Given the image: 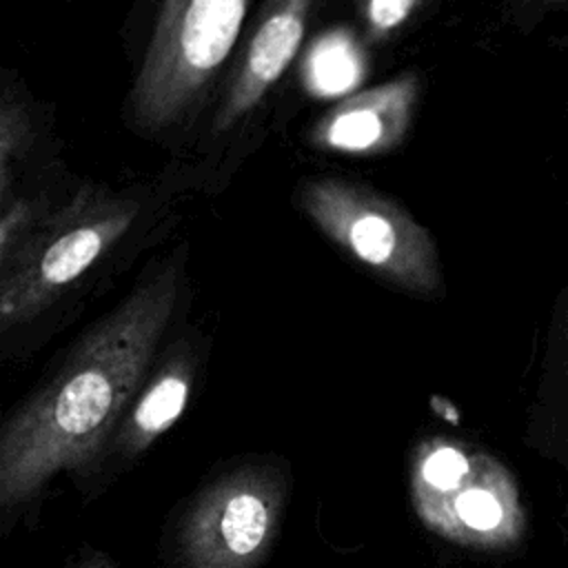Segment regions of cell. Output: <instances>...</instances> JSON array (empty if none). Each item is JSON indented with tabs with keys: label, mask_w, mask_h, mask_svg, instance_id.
Wrapping results in <instances>:
<instances>
[{
	"label": "cell",
	"mask_w": 568,
	"mask_h": 568,
	"mask_svg": "<svg viewBox=\"0 0 568 568\" xmlns=\"http://www.w3.org/2000/svg\"><path fill=\"white\" fill-rule=\"evenodd\" d=\"M419 100L422 78L415 71H402L337 100L308 126L306 138L324 153L386 155L408 138Z\"/></svg>",
	"instance_id": "ba28073f"
},
{
	"label": "cell",
	"mask_w": 568,
	"mask_h": 568,
	"mask_svg": "<svg viewBox=\"0 0 568 568\" xmlns=\"http://www.w3.org/2000/svg\"><path fill=\"white\" fill-rule=\"evenodd\" d=\"M430 0H357L362 36L368 44H384L397 38Z\"/></svg>",
	"instance_id": "7c38bea8"
},
{
	"label": "cell",
	"mask_w": 568,
	"mask_h": 568,
	"mask_svg": "<svg viewBox=\"0 0 568 568\" xmlns=\"http://www.w3.org/2000/svg\"><path fill=\"white\" fill-rule=\"evenodd\" d=\"M317 0H266L220 91L213 133L251 115L297 58Z\"/></svg>",
	"instance_id": "52a82bcc"
},
{
	"label": "cell",
	"mask_w": 568,
	"mask_h": 568,
	"mask_svg": "<svg viewBox=\"0 0 568 568\" xmlns=\"http://www.w3.org/2000/svg\"><path fill=\"white\" fill-rule=\"evenodd\" d=\"M182 282L180 255L155 264L9 417L0 437L4 513L36 497L55 473L91 459L140 388L178 308Z\"/></svg>",
	"instance_id": "6da1fadb"
},
{
	"label": "cell",
	"mask_w": 568,
	"mask_h": 568,
	"mask_svg": "<svg viewBox=\"0 0 568 568\" xmlns=\"http://www.w3.org/2000/svg\"><path fill=\"white\" fill-rule=\"evenodd\" d=\"M38 138L36 106L20 82L7 80L0 98V195L18 186Z\"/></svg>",
	"instance_id": "30bf717a"
},
{
	"label": "cell",
	"mask_w": 568,
	"mask_h": 568,
	"mask_svg": "<svg viewBox=\"0 0 568 568\" xmlns=\"http://www.w3.org/2000/svg\"><path fill=\"white\" fill-rule=\"evenodd\" d=\"M297 209L351 260L417 297L439 295L444 271L430 231L397 200L346 178H308Z\"/></svg>",
	"instance_id": "277c9868"
},
{
	"label": "cell",
	"mask_w": 568,
	"mask_h": 568,
	"mask_svg": "<svg viewBox=\"0 0 568 568\" xmlns=\"http://www.w3.org/2000/svg\"><path fill=\"white\" fill-rule=\"evenodd\" d=\"M193 379V357L186 348H175L164 359L155 377L144 386L138 404L131 410L124 446L129 450L146 448L162 435L184 410Z\"/></svg>",
	"instance_id": "9c48e42d"
},
{
	"label": "cell",
	"mask_w": 568,
	"mask_h": 568,
	"mask_svg": "<svg viewBox=\"0 0 568 568\" xmlns=\"http://www.w3.org/2000/svg\"><path fill=\"white\" fill-rule=\"evenodd\" d=\"M564 326H566V344H568V308H566V322H564Z\"/></svg>",
	"instance_id": "5bb4252c"
},
{
	"label": "cell",
	"mask_w": 568,
	"mask_h": 568,
	"mask_svg": "<svg viewBox=\"0 0 568 568\" xmlns=\"http://www.w3.org/2000/svg\"><path fill=\"white\" fill-rule=\"evenodd\" d=\"M60 202L44 191H11L0 197V264L11 260Z\"/></svg>",
	"instance_id": "8fae6325"
},
{
	"label": "cell",
	"mask_w": 568,
	"mask_h": 568,
	"mask_svg": "<svg viewBox=\"0 0 568 568\" xmlns=\"http://www.w3.org/2000/svg\"><path fill=\"white\" fill-rule=\"evenodd\" d=\"M140 202L106 186H80L0 264V326L20 328L67 297L133 229Z\"/></svg>",
	"instance_id": "7a4b0ae2"
},
{
	"label": "cell",
	"mask_w": 568,
	"mask_h": 568,
	"mask_svg": "<svg viewBox=\"0 0 568 568\" xmlns=\"http://www.w3.org/2000/svg\"><path fill=\"white\" fill-rule=\"evenodd\" d=\"M282 510V486L264 468H240L209 486L182 528L191 568H253Z\"/></svg>",
	"instance_id": "8992f818"
},
{
	"label": "cell",
	"mask_w": 568,
	"mask_h": 568,
	"mask_svg": "<svg viewBox=\"0 0 568 568\" xmlns=\"http://www.w3.org/2000/svg\"><path fill=\"white\" fill-rule=\"evenodd\" d=\"M544 2H546L548 7H550V4H568V0H544Z\"/></svg>",
	"instance_id": "4fadbf2b"
},
{
	"label": "cell",
	"mask_w": 568,
	"mask_h": 568,
	"mask_svg": "<svg viewBox=\"0 0 568 568\" xmlns=\"http://www.w3.org/2000/svg\"><path fill=\"white\" fill-rule=\"evenodd\" d=\"M415 501L430 528L466 544H508L524 526L510 475L497 462L453 446H437L422 459Z\"/></svg>",
	"instance_id": "5b68a950"
},
{
	"label": "cell",
	"mask_w": 568,
	"mask_h": 568,
	"mask_svg": "<svg viewBox=\"0 0 568 568\" xmlns=\"http://www.w3.org/2000/svg\"><path fill=\"white\" fill-rule=\"evenodd\" d=\"M253 0H164L131 84L126 113L142 133H164L206 98L240 42Z\"/></svg>",
	"instance_id": "3957f363"
}]
</instances>
